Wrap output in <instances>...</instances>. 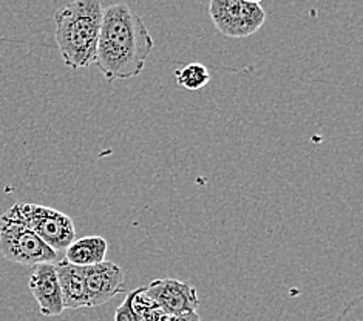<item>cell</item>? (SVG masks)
I'll list each match as a JSON object with an SVG mask.
<instances>
[{"label": "cell", "mask_w": 363, "mask_h": 321, "mask_svg": "<svg viewBox=\"0 0 363 321\" xmlns=\"http://www.w3.org/2000/svg\"><path fill=\"white\" fill-rule=\"evenodd\" d=\"M0 220L23 224L53 250H65L76 240L74 223L70 216L39 204H14Z\"/></svg>", "instance_id": "obj_3"}, {"label": "cell", "mask_w": 363, "mask_h": 321, "mask_svg": "<svg viewBox=\"0 0 363 321\" xmlns=\"http://www.w3.org/2000/svg\"><path fill=\"white\" fill-rule=\"evenodd\" d=\"M57 280L62 292L65 309H82L87 308L84 288V267L70 264L67 259H60L55 264Z\"/></svg>", "instance_id": "obj_9"}, {"label": "cell", "mask_w": 363, "mask_h": 321, "mask_svg": "<svg viewBox=\"0 0 363 321\" xmlns=\"http://www.w3.org/2000/svg\"><path fill=\"white\" fill-rule=\"evenodd\" d=\"M155 42L144 21L125 4L104 8L94 64L107 81L140 76Z\"/></svg>", "instance_id": "obj_1"}, {"label": "cell", "mask_w": 363, "mask_h": 321, "mask_svg": "<svg viewBox=\"0 0 363 321\" xmlns=\"http://www.w3.org/2000/svg\"><path fill=\"white\" fill-rule=\"evenodd\" d=\"M177 82L179 86H183L186 90L196 91L201 90L211 81V72L207 70V67L200 62H192L186 65L181 70L175 72Z\"/></svg>", "instance_id": "obj_12"}, {"label": "cell", "mask_w": 363, "mask_h": 321, "mask_svg": "<svg viewBox=\"0 0 363 321\" xmlns=\"http://www.w3.org/2000/svg\"><path fill=\"white\" fill-rule=\"evenodd\" d=\"M335 321H363V297L350 300L337 315Z\"/></svg>", "instance_id": "obj_13"}, {"label": "cell", "mask_w": 363, "mask_h": 321, "mask_svg": "<svg viewBox=\"0 0 363 321\" xmlns=\"http://www.w3.org/2000/svg\"><path fill=\"white\" fill-rule=\"evenodd\" d=\"M115 321H136L135 320V314H133V309H132L130 293L127 295L125 300L123 301V305H121L116 309V312H115Z\"/></svg>", "instance_id": "obj_14"}, {"label": "cell", "mask_w": 363, "mask_h": 321, "mask_svg": "<svg viewBox=\"0 0 363 321\" xmlns=\"http://www.w3.org/2000/svg\"><path fill=\"white\" fill-rule=\"evenodd\" d=\"M209 14L223 36L232 39L252 36L266 21L263 8L246 0H211Z\"/></svg>", "instance_id": "obj_5"}, {"label": "cell", "mask_w": 363, "mask_h": 321, "mask_svg": "<svg viewBox=\"0 0 363 321\" xmlns=\"http://www.w3.org/2000/svg\"><path fill=\"white\" fill-rule=\"evenodd\" d=\"M132 298V309L136 321H167L169 315L155 305V303L147 297L144 288H138L130 292Z\"/></svg>", "instance_id": "obj_11"}, {"label": "cell", "mask_w": 363, "mask_h": 321, "mask_svg": "<svg viewBox=\"0 0 363 321\" xmlns=\"http://www.w3.org/2000/svg\"><path fill=\"white\" fill-rule=\"evenodd\" d=\"M0 254L5 259L22 266H38L57 259V252L47 246L36 233L23 224L0 220Z\"/></svg>", "instance_id": "obj_4"}, {"label": "cell", "mask_w": 363, "mask_h": 321, "mask_svg": "<svg viewBox=\"0 0 363 321\" xmlns=\"http://www.w3.org/2000/svg\"><path fill=\"white\" fill-rule=\"evenodd\" d=\"M144 292L169 317L196 312L200 306V298L194 286L178 280H155L144 288Z\"/></svg>", "instance_id": "obj_7"}, {"label": "cell", "mask_w": 363, "mask_h": 321, "mask_svg": "<svg viewBox=\"0 0 363 321\" xmlns=\"http://www.w3.org/2000/svg\"><path fill=\"white\" fill-rule=\"evenodd\" d=\"M167 321H201V318L196 314V312H187V314L172 315L167 318Z\"/></svg>", "instance_id": "obj_15"}, {"label": "cell", "mask_w": 363, "mask_h": 321, "mask_svg": "<svg viewBox=\"0 0 363 321\" xmlns=\"http://www.w3.org/2000/svg\"><path fill=\"white\" fill-rule=\"evenodd\" d=\"M108 242L104 237L90 235L74 240L65 249V259L70 264L79 267H89L106 261Z\"/></svg>", "instance_id": "obj_10"}, {"label": "cell", "mask_w": 363, "mask_h": 321, "mask_svg": "<svg viewBox=\"0 0 363 321\" xmlns=\"http://www.w3.org/2000/svg\"><path fill=\"white\" fill-rule=\"evenodd\" d=\"M84 288L87 308L106 305L118 293L125 292L123 269L111 261L84 267Z\"/></svg>", "instance_id": "obj_6"}, {"label": "cell", "mask_w": 363, "mask_h": 321, "mask_svg": "<svg viewBox=\"0 0 363 321\" xmlns=\"http://www.w3.org/2000/svg\"><path fill=\"white\" fill-rule=\"evenodd\" d=\"M28 286L42 315L56 317L65 310L55 264L45 263L34 266Z\"/></svg>", "instance_id": "obj_8"}, {"label": "cell", "mask_w": 363, "mask_h": 321, "mask_svg": "<svg viewBox=\"0 0 363 321\" xmlns=\"http://www.w3.org/2000/svg\"><path fill=\"white\" fill-rule=\"evenodd\" d=\"M246 2H250V4H257V5H260L262 0H246Z\"/></svg>", "instance_id": "obj_16"}, {"label": "cell", "mask_w": 363, "mask_h": 321, "mask_svg": "<svg viewBox=\"0 0 363 321\" xmlns=\"http://www.w3.org/2000/svg\"><path fill=\"white\" fill-rule=\"evenodd\" d=\"M102 16L101 0H73L55 13V40L72 70L94 64Z\"/></svg>", "instance_id": "obj_2"}]
</instances>
